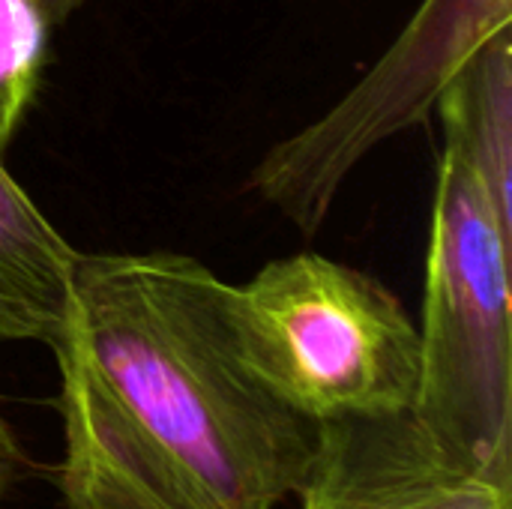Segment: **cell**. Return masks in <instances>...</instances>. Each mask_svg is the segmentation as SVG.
I'll use <instances>...</instances> for the list:
<instances>
[{"label": "cell", "mask_w": 512, "mask_h": 509, "mask_svg": "<svg viewBox=\"0 0 512 509\" xmlns=\"http://www.w3.org/2000/svg\"><path fill=\"white\" fill-rule=\"evenodd\" d=\"M60 369L66 509H276L315 426L240 360L222 279L177 252H81Z\"/></svg>", "instance_id": "6da1fadb"}, {"label": "cell", "mask_w": 512, "mask_h": 509, "mask_svg": "<svg viewBox=\"0 0 512 509\" xmlns=\"http://www.w3.org/2000/svg\"><path fill=\"white\" fill-rule=\"evenodd\" d=\"M222 315L258 384L312 426L414 405L420 330L372 273L297 252L243 285L222 282Z\"/></svg>", "instance_id": "7a4b0ae2"}, {"label": "cell", "mask_w": 512, "mask_h": 509, "mask_svg": "<svg viewBox=\"0 0 512 509\" xmlns=\"http://www.w3.org/2000/svg\"><path fill=\"white\" fill-rule=\"evenodd\" d=\"M512 228L471 165L441 150L414 417L465 465L512 483Z\"/></svg>", "instance_id": "3957f363"}, {"label": "cell", "mask_w": 512, "mask_h": 509, "mask_svg": "<svg viewBox=\"0 0 512 509\" xmlns=\"http://www.w3.org/2000/svg\"><path fill=\"white\" fill-rule=\"evenodd\" d=\"M510 24L512 0H423L330 111L264 153L249 177L252 192L315 234L348 174L387 138L423 123L474 51Z\"/></svg>", "instance_id": "277c9868"}, {"label": "cell", "mask_w": 512, "mask_h": 509, "mask_svg": "<svg viewBox=\"0 0 512 509\" xmlns=\"http://www.w3.org/2000/svg\"><path fill=\"white\" fill-rule=\"evenodd\" d=\"M303 509H512V483L459 462L414 411L315 426Z\"/></svg>", "instance_id": "5b68a950"}, {"label": "cell", "mask_w": 512, "mask_h": 509, "mask_svg": "<svg viewBox=\"0 0 512 509\" xmlns=\"http://www.w3.org/2000/svg\"><path fill=\"white\" fill-rule=\"evenodd\" d=\"M78 255L0 156V342L51 348L63 336Z\"/></svg>", "instance_id": "8992f818"}, {"label": "cell", "mask_w": 512, "mask_h": 509, "mask_svg": "<svg viewBox=\"0 0 512 509\" xmlns=\"http://www.w3.org/2000/svg\"><path fill=\"white\" fill-rule=\"evenodd\" d=\"M444 147L459 153L512 228V24L486 39L441 90Z\"/></svg>", "instance_id": "52a82bcc"}, {"label": "cell", "mask_w": 512, "mask_h": 509, "mask_svg": "<svg viewBox=\"0 0 512 509\" xmlns=\"http://www.w3.org/2000/svg\"><path fill=\"white\" fill-rule=\"evenodd\" d=\"M51 30L45 0H0V156L39 93Z\"/></svg>", "instance_id": "ba28073f"}, {"label": "cell", "mask_w": 512, "mask_h": 509, "mask_svg": "<svg viewBox=\"0 0 512 509\" xmlns=\"http://www.w3.org/2000/svg\"><path fill=\"white\" fill-rule=\"evenodd\" d=\"M21 471H24V447L18 441L15 426L0 411V504L15 492Z\"/></svg>", "instance_id": "9c48e42d"}, {"label": "cell", "mask_w": 512, "mask_h": 509, "mask_svg": "<svg viewBox=\"0 0 512 509\" xmlns=\"http://www.w3.org/2000/svg\"><path fill=\"white\" fill-rule=\"evenodd\" d=\"M87 0H45V9H48V18L54 27H63Z\"/></svg>", "instance_id": "30bf717a"}]
</instances>
